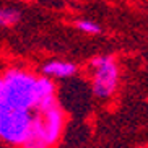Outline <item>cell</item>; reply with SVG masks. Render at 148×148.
<instances>
[{"mask_svg":"<svg viewBox=\"0 0 148 148\" xmlns=\"http://www.w3.org/2000/svg\"><path fill=\"white\" fill-rule=\"evenodd\" d=\"M34 78L28 73L12 70L3 78V104L2 108L29 111L34 108Z\"/></svg>","mask_w":148,"mask_h":148,"instance_id":"1","label":"cell"},{"mask_svg":"<svg viewBox=\"0 0 148 148\" xmlns=\"http://www.w3.org/2000/svg\"><path fill=\"white\" fill-rule=\"evenodd\" d=\"M62 112L56 106L47 111H42L39 116L33 117L29 137L26 140V147H47L52 145L62 130Z\"/></svg>","mask_w":148,"mask_h":148,"instance_id":"2","label":"cell"},{"mask_svg":"<svg viewBox=\"0 0 148 148\" xmlns=\"http://www.w3.org/2000/svg\"><path fill=\"white\" fill-rule=\"evenodd\" d=\"M33 116L29 111L0 108V138L10 143H26Z\"/></svg>","mask_w":148,"mask_h":148,"instance_id":"3","label":"cell"},{"mask_svg":"<svg viewBox=\"0 0 148 148\" xmlns=\"http://www.w3.org/2000/svg\"><path fill=\"white\" fill-rule=\"evenodd\" d=\"M93 65L96 67L95 93L101 98H106L116 90L117 67L111 57H96V59H93Z\"/></svg>","mask_w":148,"mask_h":148,"instance_id":"4","label":"cell"},{"mask_svg":"<svg viewBox=\"0 0 148 148\" xmlns=\"http://www.w3.org/2000/svg\"><path fill=\"white\" fill-rule=\"evenodd\" d=\"M34 108L42 112L54 108V83L47 78L34 80Z\"/></svg>","mask_w":148,"mask_h":148,"instance_id":"5","label":"cell"},{"mask_svg":"<svg viewBox=\"0 0 148 148\" xmlns=\"http://www.w3.org/2000/svg\"><path fill=\"white\" fill-rule=\"evenodd\" d=\"M77 67L69 62H52L44 67V73L46 75H56V77H70L75 73Z\"/></svg>","mask_w":148,"mask_h":148,"instance_id":"6","label":"cell"},{"mask_svg":"<svg viewBox=\"0 0 148 148\" xmlns=\"http://www.w3.org/2000/svg\"><path fill=\"white\" fill-rule=\"evenodd\" d=\"M20 20V15L15 10H0V25H15Z\"/></svg>","mask_w":148,"mask_h":148,"instance_id":"7","label":"cell"},{"mask_svg":"<svg viewBox=\"0 0 148 148\" xmlns=\"http://www.w3.org/2000/svg\"><path fill=\"white\" fill-rule=\"evenodd\" d=\"M78 28L85 33H91V34H96L99 33L101 28L96 25V23H91V21H78Z\"/></svg>","mask_w":148,"mask_h":148,"instance_id":"8","label":"cell"},{"mask_svg":"<svg viewBox=\"0 0 148 148\" xmlns=\"http://www.w3.org/2000/svg\"><path fill=\"white\" fill-rule=\"evenodd\" d=\"M3 104V80H0V108Z\"/></svg>","mask_w":148,"mask_h":148,"instance_id":"9","label":"cell"}]
</instances>
